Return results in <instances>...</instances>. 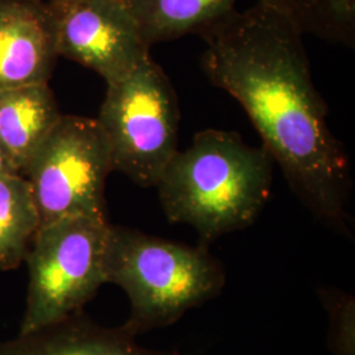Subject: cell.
<instances>
[{
    "instance_id": "6da1fadb",
    "label": "cell",
    "mask_w": 355,
    "mask_h": 355,
    "mask_svg": "<svg viewBox=\"0 0 355 355\" xmlns=\"http://www.w3.org/2000/svg\"><path fill=\"white\" fill-rule=\"evenodd\" d=\"M303 33L259 1L204 32V74L240 103L297 199L352 234V174L311 74Z\"/></svg>"
},
{
    "instance_id": "7a4b0ae2",
    "label": "cell",
    "mask_w": 355,
    "mask_h": 355,
    "mask_svg": "<svg viewBox=\"0 0 355 355\" xmlns=\"http://www.w3.org/2000/svg\"><path fill=\"white\" fill-rule=\"evenodd\" d=\"M272 158L234 132L207 129L175 153L157 183L167 220L186 224L208 246L248 228L262 212L272 184Z\"/></svg>"
},
{
    "instance_id": "3957f363",
    "label": "cell",
    "mask_w": 355,
    "mask_h": 355,
    "mask_svg": "<svg viewBox=\"0 0 355 355\" xmlns=\"http://www.w3.org/2000/svg\"><path fill=\"white\" fill-rule=\"evenodd\" d=\"M105 282L125 292L130 308L123 327L139 337L174 325L190 309L217 297L227 272L205 246L111 225Z\"/></svg>"
},
{
    "instance_id": "277c9868",
    "label": "cell",
    "mask_w": 355,
    "mask_h": 355,
    "mask_svg": "<svg viewBox=\"0 0 355 355\" xmlns=\"http://www.w3.org/2000/svg\"><path fill=\"white\" fill-rule=\"evenodd\" d=\"M108 218L74 216L41 225L26 254L29 283L19 333L83 311L105 284Z\"/></svg>"
},
{
    "instance_id": "5b68a950",
    "label": "cell",
    "mask_w": 355,
    "mask_h": 355,
    "mask_svg": "<svg viewBox=\"0 0 355 355\" xmlns=\"http://www.w3.org/2000/svg\"><path fill=\"white\" fill-rule=\"evenodd\" d=\"M179 119L174 87L150 55L107 85L96 120L110 145L112 171L141 187H155L178 152Z\"/></svg>"
},
{
    "instance_id": "8992f818",
    "label": "cell",
    "mask_w": 355,
    "mask_h": 355,
    "mask_svg": "<svg viewBox=\"0 0 355 355\" xmlns=\"http://www.w3.org/2000/svg\"><path fill=\"white\" fill-rule=\"evenodd\" d=\"M111 171L110 145L98 120L62 114L23 174L41 225L74 216L107 218L104 189Z\"/></svg>"
},
{
    "instance_id": "52a82bcc",
    "label": "cell",
    "mask_w": 355,
    "mask_h": 355,
    "mask_svg": "<svg viewBox=\"0 0 355 355\" xmlns=\"http://www.w3.org/2000/svg\"><path fill=\"white\" fill-rule=\"evenodd\" d=\"M58 55L102 76L107 85L150 55L123 0H49Z\"/></svg>"
},
{
    "instance_id": "ba28073f",
    "label": "cell",
    "mask_w": 355,
    "mask_h": 355,
    "mask_svg": "<svg viewBox=\"0 0 355 355\" xmlns=\"http://www.w3.org/2000/svg\"><path fill=\"white\" fill-rule=\"evenodd\" d=\"M57 57L48 4L0 0V91L48 83Z\"/></svg>"
},
{
    "instance_id": "9c48e42d",
    "label": "cell",
    "mask_w": 355,
    "mask_h": 355,
    "mask_svg": "<svg viewBox=\"0 0 355 355\" xmlns=\"http://www.w3.org/2000/svg\"><path fill=\"white\" fill-rule=\"evenodd\" d=\"M0 355H180L142 346L123 325L103 327L83 311L0 341Z\"/></svg>"
},
{
    "instance_id": "30bf717a",
    "label": "cell",
    "mask_w": 355,
    "mask_h": 355,
    "mask_svg": "<svg viewBox=\"0 0 355 355\" xmlns=\"http://www.w3.org/2000/svg\"><path fill=\"white\" fill-rule=\"evenodd\" d=\"M61 116L48 83L0 91V141L21 175Z\"/></svg>"
},
{
    "instance_id": "8fae6325",
    "label": "cell",
    "mask_w": 355,
    "mask_h": 355,
    "mask_svg": "<svg viewBox=\"0 0 355 355\" xmlns=\"http://www.w3.org/2000/svg\"><path fill=\"white\" fill-rule=\"evenodd\" d=\"M144 41L154 44L204 32L236 11V0H123Z\"/></svg>"
},
{
    "instance_id": "7c38bea8",
    "label": "cell",
    "mask_w": 355,
    "mask_h": 355,
    "mask_svg": "<svg viewBox=\"0 0 355 355\" xmlns=\"http://www.w3.org/2000/svg\"><path fill=\"white\" fill-rule=\"evenodd\" d=\"M41 225L31 184L21 174L0 175V271L26 262Z\"/></svg>"
},
{
    "instance_id": "4fadbf2b",
    "label": "cell",
    "mask_w": 355,
    "mask_h": 355,
    "mask_svg": "<svg viewBox=\"0 0 355 355\" xmlns=\"http://www.w3.org/2000/svg\"><path fill=\"white\" fill-rule=\"evenodd\" d=\"M290 19L303 35L355 45V0H258Z\"/></svg>"
},
{
    "instance_id": "5bb4252c",
    "label": "cell",
    "mask_w": 355,
    "mask_h": 355,
    "mask_svg": "<svg viewBox=\"0 0 355 355\" xmlns=\"http://www.w3.org/2000/svg\"><path fill=\"white\" fill-rule=\"evenodd\" d=\"M318 299L328 318V347L331 355H355V297L334 287H321Z\"/></svg>"
},
{
    "instance_id": "9a60e30c",
    "label": "cell",
    "mask_w": 355,
    "mask_h": 355,
    "mask_svg": "<svg viewBox=\"0 0 355 355\" xmlns=\"http://www.w3.org/2000/svg\"><path fill=\"white\" fill-rule=\"evenodd\" d=\"M8 174H21V173L15 166L10 154L7 153L4 145L0 141V175H8Z\"/></svg>"
}]
</instances>
